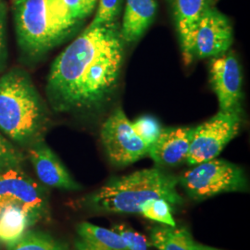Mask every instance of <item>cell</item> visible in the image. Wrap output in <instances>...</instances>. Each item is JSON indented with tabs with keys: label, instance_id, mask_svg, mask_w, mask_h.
<instances>
[{
	"label": "cell",
	"instance_id": "cell-16",
	"mask_svg": "<svg viewBox=\"0 0 250 250\" xmlns=\"http://www.w3.org/2000/svg\"><path fill=\"white\" fill-rule=\"evenodd\" d=\"M29 216L17 207H8L0 211V243L6 246L19 240L30 226Z\"/></svg>",
	"mask_w": 250,
	"mask_h": 250
},
{
	"label": "cell",
	"instance_id": "cell-1",
	"mask_svg": "<svg viewBox=\"0 0 250 250\" xmlns=\"http://www.w3.org/2000/svg\"><path fill=\"white\" fill-rule=\"evenodd\" d=\"M125 57L118 21L87 27L54 61L47 98L56 111H95L116 91Z\"/></svg>",
	"mask_w": 250,
	"mask_h": 250
},
{
	"label": "cell",
	"instance_id": "cell-9",
	"mask_svg": "<svg viewBox=\"0 0 250 250\" xmlns=\"http://www.w3.org/2000/svg\"><path fill=\"white\" fill-rule=\"evenodd\" d=\"M210 82L218 97L220 111L242 116L241 68L234 54L226 52L212 58Z\"/></svg>",
	"mask_w": 250,
	"mask_h": 250
},
{
	"label": "cell",
	"instance_id": "cell-8",
	"mask_svg": "<svg viewBox=\"0 0 250 250\" xmlns=\"http://www.w3.org/2000/svg\"><path fill=\"white\" fill-rule=\"evenodd\" d=\"M242 116L219 111L214 117L194 128L187 161L197 165L217 158L239 132Z\"/></svg>",
	"mask_w": 250,
	"mask_h": 250
},
{
	"label": "cell",
	"instance_id": "cell-7",
	"mask_svg": "<svg viewBox=\"0 0 250 250\" xmlns=\"http://www.w3.org/2000/svg\"><path fill=\"white\" fill-rule=\"evenodd\" d=\"M100 136L108 160L115 166L130 165L148 155L149 146L134 132L122 108L115 109L105 121Z\"/></svg>",
	"mask_w": 250,
	"mask_h": 250
},
{
	"label": "cell",
	"instance_id": "cell-10",
	"mask_svg": "<svg viewBox=\"0 0 250 250\" xmlns=\"http://www.w3.org/2000/svg\"><path fill=\"white\" fill-rule=\"evenodd\" d=\"M232 44V27L221 11L209 7L197 24L193 41V59L215 58L226 53Z\"/></svg>",
	"mask_w": 250,
	"mask_h": 250
},
{
	"label": "cell",
	"instance_id": "cell-11",
	"mask_svg": "<svg viewBox=\"0 0 250 250\" xmlns=\"http://www.w3.org/2000/svg\"><path fill=\"white\" fill-rule=\"evenodd\" d=\"M194 128L171 127L161 129L148 155L159 166H176L188 160Z\"/></svg>",
	"mask_w": 250,
	"mask_h": 250
},
{
	"label": "cell",
	"instance_id": "cell-3",
	"mask_svg": "<svg viewBox=\"0 0 250 250\" xmlns=\"http://www.w3.org/2000/svg\"><path fill=\"white\" fill-rule=\"evenodd\" d=\"M19 45L40 56L62 43L79 28L62 0H12Z\"/></svg>",
	"mask_w": 250,
	"mask_h": 250
},
{
	"label": "cell",
	"instance_id": "cell-5",
	"mask_svg": "<svg viewBox=\"0 0 250 250\" xmlns=\"http://www.w3.org/2000/svg\"><path fill=\"white\" fill-rule=\"evenodd\" d=\"M179 183L188 196L204 200L216 195L248 190V180L241 168L224 160L213 159L186 171Z\"/></svg>",
	"mask_w": 250,
	"mask_h": 250
},
{
	"label": "cell",
	"instance_id": "cell-21",
	"mask_svg": "<svg viewBox=\"0 0 250 250\" xmlns=\"http://www.w3.org/2000/svg\"><path fill=\"white\" fill-rule=\"evenodd\" d=\"M122 6L123 0H99L97 14L90 25L95 26L115 22L122 11Z\"/></svg>",
	"mask_w": 250,
	"mask_h": 250
},
{
	"label": "cell",
	"instance_id": "cell-13",
	"mask_svg": "<svg viewBox=\"0 0 250 250\" xmlns=\"http://www.w3.org/2000/svg\"><path fill=\"white\" fill-rule=\"evenodd\" d=\"M211 0H173V12L182 51L186 63L193 59V41L197 24L206 10L211 7Z\"/></svg>",
	"mask_w": 250,
	"mask_h": 250
},
{
	"label": "cell",
	"instance_id": "cell-24",
	"mask_svg": "<svg viewBox=\"0 0 250 250\" xmlns=\"http://www.w3.org/2000/svg\"><path fill=\"white\" fill-rule=\"evenodd\" d=\"M6 25H7V6L3 0H0V72L6 68V63L8 59Z\"/></svg>",
	"mask_w": 250,
	"mask_h": 250
},
{
	"label": "cell",
	"instance_id": "cell-12",
	"mask_svg": "<svg viewBox=\"0 0 250 250\" xmlns=\"http://www.w3.org/2000/svg\"><path fill=\"white\" fill-rule=\"evenodd\" d=\"M29 157L37 177L48 187L65 190H79L76 183L66 167L45 143L36 142L29 149Z\"/></svg>",
	"mask_w": 250,
	"mask_h": 250
},
{
	"label": "cell",
	"instance_id": "cell-18",
	"mask_svg": "<svg viewBox=\"0 0 250 250\" xmlns=\"http://www.w3.org/2000/svg\"><path fill=\"white\" fill-rule=\"evenodd\" d=\"M8 250H67L68 246L50 234L40 231L27 230L13 244L6 246Z\"/></svg>",
	"mask_w": 250,
	"mask_h": 250
},
{
	"label": "cell",
	"instance_id": "cell-26",
	"mask_svg": "<svg viewBox=\"0 0 250 250\" xmlns=\"http://www.w3.org/2000/svg\"><path fill=\"white\" fill-rule=\"evenodd\" d=\"M192 250H216L213 248H210V247H207V246H203L201 244H198L196 243L195 241H193L192 243Z\"/></svg>",
	"mask_w": 250,
	"mask_h": 250
},
{
	"label": "cell",
	"instance_id": "cell-2",
	"mask_svg": "<svg viewBox=\"0 0 250 250\" xmlns=\"http://www.w3.org/2000/svg\"><path fill=\"white\" fill-rule=\"evenodd\" d=\"M178 184L179 178L158 168L138 170L110 179L86 197V206L98 212L141 214L144 202L151 198L181 205L184 200L177 191Z\"/></svg>",
	"mask_w": 250,
	"mask_h": 250
},
{
	"label": "cell",
	"instance_id": "cell-20",
	"mask_svg": "<svg viewBox=\"0 0 250 250\" xmlns=\"http://www.w3.org/2000/svg\"><path fill=\"white\" fill-rule=\"evenodd\" d=\"M134 132L149 147L161 134L160 123L151 116H143L132 123Z\"/></svg>",
	"mask_w": 250,
	"mask_h": 250
},
{
	"label": "cell",
	"instance_id": "cell-22",
	"mask_svg": "<svg viewBox=\"0 0 250 250\" xmlns=\"http://www.w3.org/2000/svg\"><path fill=\"white\" fill-rule=\"evenodd\" d=\"M111 230L121 236L129 250H147L151 246L143 234L134 231L127 224H114Z\"/></svg>",
	"mask_w": 250,
	"mask_h": 250
},
{
	"label": "cell",
	"instance_id": "cell-17",
	"mask_svg": "<svg viewBox=\"0 0 250 250\" xmlns=\"http://www.w3.org/2000/svg\"><path fill=\"white\" fill-rule=\"evenodd\" d=\"M151 246L158 250H193V238L187 229L161 225L150 232Z\"/></svg>",
	"mask_w": 250,
	"mask_h": 250
},
{
	"label": "cell",
	"instance_id": "cell-25",
	"mask_svg": "<svg viewBox=\"0 0 250 250\" xmlns=\"http://www.w3.org/2000/svg\"><path fill=\"white\" fill-rule=\"evenodd\" d=\"M0 158L10 162L13 166H17L21 161V155L9 141L0 134Z\"/></svg>",
	"mask_w": 250,
	"mask_h": 250
},
{
	"label": "cell",
	"instance_id": "cell-23",
	"mask_svg": "<svg viewBox=\"0 0 250 250\" xmlns=\"http://www.w3.org/2000/svg\"><path fill=\"white\" fill-rule=\"evenodd\" d=\"M72 18L83 21L94 11L98 0H62Z\"/></svg>",
	"mask_w": 250,
	"mask_h": 250
},
{
	"label": "cell",
	"instance_id": "cell-19",
	"mask_svg": "<svg viewBox=\"0 0 250 250\" xmlns=\"http://www.w3.org/2000/svg\"><path fill=\"white\" fill-rule=\"evenodd\" d=\"M141 214L146 218L168 226H176L170 204L164 198H151L144 202Z\"/></svg>",
	"mask_w": 250,
	"mask_h": 250
},
{
	"label": "cell",
	"instance_id": "cell-14",
	"mask_svg": "<svg viewBox=\"0 0 250 250\" xmlns=\"http://www.w3.org/2000/svg\"><path fill=\"white\" fill-rule=\"evenodd\" d=\"M156 0H126L121 35L125 43L137 42L156 17Z\"/></svg>",
	"mask_w": 250,
	"mask_h": 250
},
{
	"label": "cell",
	"instance_id": "cell-15",
	"mask_svg": "<svg viewBox=\"0 0 250 250\" xmlns=\"http://www.w3.org/2000/svg\"><path fill=\"white\" fill-rule=\"evenodd\" d=\"M77 250H129L121 236L112 231L89 223L77 226Z\"/></svg>",
	"mask_w": 250,
	"mask_h": 250
},
{
	"label": "cell",
	"instance_id": "cell-6",
	"mask_svg": "<svg viewBox=\"0 0 250 250\" xmlns=\"http://www.w3.org/2000/svg\"><path fill=\"white\" fill-rule=\"evenodd\" d=\"M8 207L20 208L34 224L49 215L45 188L15 167L0 171V211Z\"/></svg>",
	"mask_w": 250,
	"mask_h": 250
},
{
	"label": "cell",
	"instance_id": "cell-27",
	"mask_svg": "<svg viewBox=\"0 0 250 250\" xmlns=\"http://www.w3.org/2000/svg\"><path fill=\"white\" fill-rule=\"evenodd\" d=\"M10 167H15V166H13L9 161L0 158V171L5 170L7 168H10Z\"/></svg>",
	"mask_w": 250,
	"mask_h": 250
},
{
	"label": "cell",
	"instance_id": "cell-4",
	"mask_svg": "<svg viewBox=\"0 0 250 250\" xmlns=\"http://www.w3.org/2000/svg\"><path fill=\"white\" fill-rule=\"evenodd\" d=\"M44 104L30 77L11 70L0 78V130L19 143L36 139L45 128Z\"/></svg>",
	"mask_w": 250,
	"mask_h": 250
}]
</instances>
